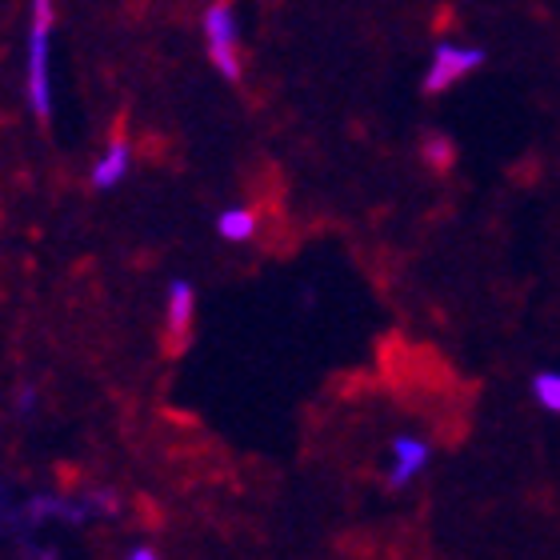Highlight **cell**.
I'll return each mask as SVG.
<instances>
[{
	"label": "cell",
	"mask_w": 560,
	"mask_h": 560,
	"mask_svg": "<svg viewBox=\"0 0 560 560\" xmlns=\"http://www.w3.org/2000/svg\"><path fill=\"white\" fill-rule=\"evenodd\" d=\"M129 164H132L129 140H125V137H113L108 152L93 164V188H101V192H108V188H117L120 180L129 176Z\"/></svg>",
	"instance_id": "obj_6"
},
{
	"label": "cell",
	"mask_w": 560,
	"mask_h": 560,
	"mask_svg": "<svg viewBox=\"0 0 560 560\" xmlns=\"http://www.w3.org/2000/svg\"><path fill=\"white\" fill-rule=\"evenodd\" d=\"M205 45H209L212 69L221 72L224 81H241V24L229 0H217L205 12Z\"/></svg>",
	"instance_id": "obj_2"
},
{
	"label": "cell",
	"mask_w": 560,
	"mask_h": 560,
	"mask_svg": "<svg viewBox=\"0 0 560 560\" xmlns=\"http://www.w3.org/2000/svg\"><path fill=\"white\" fill-rule=\"evenodd\" d=\"M57 24L52 0H28V65H24V96L36 117H52V84H48V36Z\"/></svg>",
	"instance_id": "obj_1"
},
{
	"label": "cell",
	"mask_w": 560,
	"mask_h": 560,
	"mask_svg": "<svg viewBox=\"0 0 560 560\" xmlns=\"http://www.w3.org/2000/svg\"><path fill=\"white\" fill-rule=\"evenodd\" d=\"M528 393L545 412H557L560 417V373L557 369H545V373H533L528 381Z\"/></svg>",
	"instance_id": "obj_8"
},
{
	"label": "cell",
	"mask_w": 560,
	"mask_h": 560,
	"mask_svg": "<svg viewBox=\"0 0 560 560\" xmlns=\"http://www.w3.org/2000/svg\"><path fill=\"white\" fill-rule=\"evenodd\" d=\"M125 557H129V560H152V557H161V552L152 549V545H137V549H129Z\"/></svg>",
	"instance_id": "obj_10"
},
{
	"label": "cell",
	"mask_w": 560,
	"mask_h": 560,
	"mask_svg": "<svg viewBox=\"0 0 560 560\" xmlns=\"http://www.w3.org/2000/svg\"><path fill=\"white\" fill-rule=\"evenodd\" d=\"M16 412H21V417H33L36 412V388H21V397H16Z\"/></svg>",
	"instance_id": "obj_9"
},
{
	"label": "cell",
	"mask_w": 560,
	"mask_h": 560,
	"mask_svg": "<svg viewBox=\"0 0 560 560\" xmlns=\"http://www.w3.org/2000/svg\"><path fill=\"white\" fill-rule=\"evenodd\" d=\"M260 229L257 212L253 209H224L221 217H217V233L224 236V241H233V245H245V241H253Z\"/></svg>",
	"instance_id": "obj_7"
},
{
	"label": "cell",
	"mask_w": 560,
	"mask_h": 560,
	"mask_svg": "<svg viewBox=\"0 0 560 560\" xmlns=\"http://www.w3.org/2000/svg\"><path fill=\"white\" fill-rule=\"evenodd\" d=\"M192 313H197V289L192 280L176 277L168 280V304H164V328L173 345H185V337L192 332Z\"/></svg>",
	"instance_id": "obj_5"
},
{
	"label": "cell",
	"mask_w": 560,
	"mask_h": 560,
	"mask_svg": "<svg viewBox=\"0 0 560 560\" xmlns=\"http://www.w3.org/2000/svg\"><path fill=\"white\" fill-rule=\"evenodd\" d=\"M485 65H489V52L480 45H436L420 89H424V96H441V93H448L453 84L465 81V77L480 72Z\"/></svg>",
	"instance_id": "obj_3"
},
{
	"label": "cell",
	"mask_w": 560,
	"mask_h": 560,
	"mask_svg": "<svg viewBox=\"0 0 560 560\" xmlns=\"http://www.w3.org/2000/svg\"><path fill=\"white\" fill-rule=\"evenodd\" d=\"M388 489H409L412 480L429 468L432 460V444L424 436H412V432H400L388 444Z\"/></svg>",
	"instance_id": "obj_4"
}]
</instances>
